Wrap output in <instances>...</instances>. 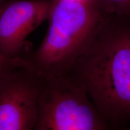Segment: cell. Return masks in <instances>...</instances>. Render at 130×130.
I'll use <instances>...</instances> for the list:
<instances>
[{
    "label": "cell",
    "instance_id": "obj_5",
    "mask_svg": "<svg viewBox=\"0 0 130 130\" xmlns=\"http://www.w3.org/2000/svg\"><path fill=\"white\" fill-rule=\"evenodd\" d=\"M54 0H7L0 6V53L22 58L29 35L49 18Z\"/></svg>",
    "mask_w": 130,
    "mask_h": 130
},
{
    "label": "cell",
    "instance_id": "obj_7",
    "mask_svg": "<svg viewBox=\"0 0 130 130\" xmlns=\"http://www.w3.org/2000/svg\"><path fill=\"white\" fill-rule=\"evenodd\" d=\"M19 65H25L22 58L18 59H10L4 57L0 53V72L14 66Z\"/></svg>",
    "mask_w": 130,
    "mask_h": 130
},
{
    "label": "cell",
    "instance_id": "obj_8",
    "mask_svg": "<svg viewBox=\"0 0 130 130\" xmlns=\"http://www.w3.org/2000/svg\"><path fill=\"white\" fill-rule=\"evenodd\" d=\"M6 1H7V0H0V6H1V5L3 3H4V2H6Z\"/></svg>",
    "mask_w": 130,
    "mask_h": 130
},
{
    "label": "cell",
    "instance_id": "obj_6",
    "mask_svg": "<svg viewBox=\"0 0 130 130\" xmlns=\"http://www.w3.org/2000/svg\"><path fill=\"white\" fill-rule=\"evenodd\" d=\"M105 12L130 18V0H96Z\"/></svg>",
    "mask_w": 130,
    "mask_h": 130
},
{
    "label": "cell",
    "instance_id": "obj_1",
    "mask_svg": "<svg viewBox=\"0 0 130 130\" xmlns=\"http://www.w3.org/2000/svg\"><path fill=\"white\" fill-rule=\"evenodd\" d=\"M66 76L81 86L111 129L130 123V18L107 14Z\"/></svg>",
    "mask_w": 130,
    "mask_h": 130
},
{
    "label": "cell",
    "instance_id": "obj_3",
    "mask_svg": "<svg viewBox=\"0 0 130 130\" xmlns=\"http://www.w3.org/2000/svg\"><path fill=\"white\" fill-rule=\"evenodd\" d=\"M111 129L86 90L67 76H41L35 130Z\"/></svg>",
    "mask_w": 130,
    "mask_h": 130
},
{
    "label": "cell",
    "instance_id": "obj_4",
    "mask_svg": "<svg viewBox=\"0 0 130 130\" xmlns=\"http://www.w3.org/2000/svg\"><path fill=\"white\" fill-rule=\"evenodd\" d=\"M41 76L25 65L0 72V130H35Z\"/></svg>",
    "mask_w": 130,
    "mask_h": 130
},
{
    "label": "cell",
    "instance_id": "obj_2",
    "mask_svg": "<svg viewBox=\"0 0 130 130\" xmlns=\"http://www.w3.org/2000/svg\"><path fill=\"white\" fill-rule=\"evenodd\" d=\"M107 14L96 0H54L46 35L22 57L25 66L42 77L66 76Z\"/></svg>",
    "mask_w": 130,
    "mask_h": 130
}]
</instances>
